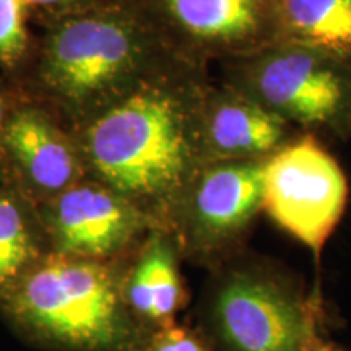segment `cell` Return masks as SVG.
<instances>
[{
    "instance_id": "obj_14",
    "label": "cell",
    "mask_w": 351,
    "mask_h": 351,
    "mask_svg": "<svg viewBox=\"0 0 351 351\" xmlns=\"http://www.w3.org/2000/svg\"><path fill=\"white\" fill-rule=\"evenodd\" d=\"M283 23L311 49L351 56V0H278Z\"/></svg>"
},
{
    "instance_id": "obj_5",
    "label": "cell",
    "mask_w": 351,
    "mask_h": 351,
    "mask_svg": "<svg viewBox=\"0 0 351 351\" xmlns=\"http://www.w3.org/2000/svg\"><path fill=\"white\" fill-rule=\"evenodd\" d=\"M263 166L265 160L199 166L168 228L184 261L215 270L244 252L263 207Z\"/></svg>"
},
{
    "instance_id": "obj_15",
    "label": "cell",
    "mask_w": 351,
    "mask_h": 351,
    "mask_svg": "<svg viewBox=\"0 0 351 351\" xmlns=\"http://www.w3.org/2000/svg\"><path fill=\"white\" fill-rule=\"evenodd\" d=\"M23 0H0V67H19L29 49Z\"/></svg>"
},
{
    "instance_id": "obj_9",
    "label": "cell",
    "mask_w": 351,
    "mask_h": 351,
    "mask_svg": "<svg viewBox=\"0 0 351 351\" xmlns=\"http://www.w3.org/2000/svg\"><path fill=\"white\" fill-rule=\"evenodd\" d=\"M262 99L278 116L302 124H322L340 111L343 85L320 57L304 51L280 52L256 70Z\"/></svg>"
},
{
    "instance_id": "obj_16",
    "label": "cell",
    "mask_w": 351,
    "mask_h": 351,
    "mask_svg": "<svg viewBox=\"0 0 351 351\" xmlns=\"http://www.w3.org/2000/svg\"><path fill=\"white\" fill-rule=\"evenodd\" d=\"M134 351H212L199 327L173 322L145 330Z\"/></svg>"
},
{
    "instance_id": "obj_10",
    "label": "cell",
    "mask_w": 351,
    "mask_h": 351,
    "mask_svg": "<svg viewBox=\"0 0 351 351\" xmlns=\"http://www.w3.org/2000/svg\"><path fill=\"white\" fill-rule=\"evenodd\" d=\"M181 261L174 236L163 228H152L129 257L125 300L143 330L176 322V315L187 304Z\"/></svg>"
},
{
    "instance_id": "obj_2",
    "label": "cell",
    "mask_w": 351,
    "mask_h": 351,
    "mask_svg": "<svg viewBox=\"0 0 351 351\" xmlns=\"http://www.w3.org/2000/svg\"><path fill=\"white\" fill-rule=\"evenodd\" d=\"M127 262L51 254L0 301V315L46 350L134 351L145 330L125 300Z\"/></svg>"
},
{
    "instance_id": "obj_12",
    "label": "cell",
    "mask_w": 351,
    "mask_h": 351,
    "mask_svg": "<svg viewBox=\"0 0 351 351\" xmlns=\"http://www.w3.org/2000/svg\"><path fill=\"white\" fill-rule=\"evenodd\" d=\"M51 254L38 205L12 182L0 184V301Z\"/></svg>"
},
{
    "instance_id": "obj_6",
    "label": "cell",
    "mask_w": 351,
    "mask_h": 351,
    "mask_svg": "<svg viewBox=\"0 0 351 351\" xmlns=\"http://www.w3.org/2000/svg\"><path fill=\"white\" fill-rule=\"evenodd\" d=\"M348 181L340 165L313 137L283 145L263 166V210L314 254L343 217Z\"/></svg>"
},
{
    "instance_id": "obj_4",
    "label": "cell",
    "mask_w": 351,
    "mask_h": 351,
    "mask_svg": "<svg viewBox=\"0 0 351 351\" xmlns=\"http://www.w3.org/2000/svg\"><path fill=\"white\" fill-rule=\"evenodd\" d=\"M212 271L199 327L212 351H313L322 339L319 291L275 263L243 252Z\"/></svg>"
},
{
    "instance_id": "obj_19",
    "label": "cell",
    "mask_w": 351,
    "mask_h": 351,
    "mask_svg": "<svg viewBox=\"0 0 351 351\" xmlns=\"http://www.w3.org/2000/svg\"><path fill=\"white\" fill-rule=\"evenodd\" d=\"M313 351H345V350L341 348V346L332 343V341H328L322 337V339H320L317 343H315Z\"/></svg>"
},
{
    "instance_id": "obj_8",
    "label": "cell",
    "mask_w": 351,
    "mask_h": 351,
    "mask_svg": "<svg viewBox=\"0 0 351 351\" xmlns=\"http://www.w3.org/2000/svg\"><path fill=\"white\" fill-rule=\"evenodd\" d=\"M3 150L8 182L36 205L86 178L75 134L46 106L15 103L8 114Z\"/></svg>"
},
{
    "instance_id": "obj_17",
    "label": "cell",
    "mask_w": 351,
    "mask_h": 351,
    "mask_svg": "<svg viewBox=\"0 0 351 351\" xmlns=\"http://www.w3.org/2000/svg\"><path fill=\"white\" fill-rule=\"evenodd\" d=\"M103 0H23L26 7L39 10L52 20L70 15V13L82 12L85 8L98 5Z\"/></svg>"
},
{
    "instance_id": "obj_7",
    "label": "cell",
    "mask_w": 351,
    "mask_h": 351,
    "mask_svg": "<svg viewBox=\"0 0 351 351\" xmlns=\"http://www.w3.org/2000/svg\"><path fill=\"white\" fill-rule=\"evenodd\" d=\"M38 208L52 254L86 261L130 257L148 231L158 228L135 205L90 178Z\"/></svg>"
},
{
    "instance_id": "obj_18",
    "label": "cell",
    "mask_w": 351,
    "mask_h": 351,
    "mask_svg": "<svg viewBox=\"0 0 351 351\" xmlns=\"http://www.w3.org/2000/svg\"><path fill=\"white\" fill-rule=\"evenodd\" d=\"M12 96L8 95L7 88L0 83V184L8 182L7 176V165H5V150H3V134H5V125L8 114L13 108Z\"/></svg>"
},
{
    "instance_id": "obj_1",
    "label": "cell",
    "mask_w": 351,
    "mask_h": 351,
    "mask_svg": "<svg viewBox=\"0 0 351 351\" xmlns=\"http://www.w3.org/2000/svg\"><path fill=\"white\" fill-rule=\"evenodd\" d=\"M199 109L179 86L147 77L73 130L86 178L111 189L158 228L168 230L200 166Z\"/></svg>"
},
{
    "instance_id": "obj_3",
    "label": "cell",
    "mask_w": 351,
    "mask_h": 351,
    "mask_svg": "<svg viewBox=\"0 0 351 351\" xmlns=\"http://www.w3.org/2000/svg\"><path fill=\"white\" fill-rule=\"evenodd\" d=\"M152 39L129 8L101 2L52 20L36 59L39 95L77 130L148 75Z\"/></svg>"
},
{
    "instance_id": "obj_11",
    "label": "cell",
    "mask_w": 351,
    "mask_h": 351,
    "mask_svg": "<svg viewBox=\"0 0 351 351\" xmlns=\"http://www.w3.org/2000/svg\"><path fill=\"white\" fill-rule=\"evenodd\" d=\"M283 138L282 117L249 101L226 98L199 109L197 152L200 165L267 160L283 147Z\"/></svg>"
},
{
    "instance_id": "obj_13",
    "label": "cell",
    "mask_w": 351,
    "mask_h": 351,
    "mask_svg": "<svg viewBox=\"0 0 351 351\" xmlns=\"http://www.w3.org/2000/svg\"><path fill=\"white\" fill-rule=\"evenodd\" d=\"M171 23L200 44H232L257 32L261 0H163Z\"/></svg>"
}]
</instances>
